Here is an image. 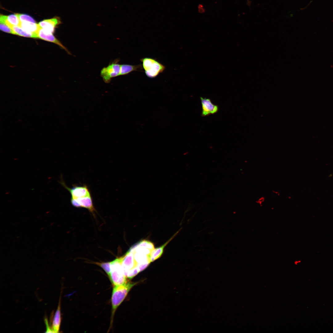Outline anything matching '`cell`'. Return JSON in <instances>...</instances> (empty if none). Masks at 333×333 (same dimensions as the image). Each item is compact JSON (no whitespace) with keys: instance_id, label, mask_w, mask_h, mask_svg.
<instances>
[{"instance_id":"6da1fadb","label":"cell","mask_w":333,"mask_h":333,"mask_svg":"<svg viewBox=\"0 0 333 333\" xmlns=\"http://www.w3.org/2000/svg\"><path fill=\"white\" fill-rule=\"evenodd\" d=\"M136 283L127 282L122 285L114 286L111 298L112 317L113 316L116 309L125 299L131 289Z\"/></svg>"},{"instance_id":"7a4b0ae2","label":"cell","mask_w":333,"mask_h":333,"mask_svg":"<svg viewBox=\"0 0 333 333\" xmlns=\"http://www.w3.org/2000/svg\"><path fill=\"white\" fill-rule=\"evenodd\" d=\"M123 258V256L110 262L111 272L109 277L114 286L122 285L128 282L121 266Z\"/></svg>"},{"instance_id":"3957f363","label":"cell","mask_w":333,"mask_h":333,"mask_svg":"<svg viewBox=\"0 0 333 333\" xmlns=\"http://www.w3.org/2000/svg\"><path fill=\"white\" fill-rule=\"evenodd\" d=\"M123 256L121 264L123 272L127 278L132 279L140 272L134 258V252L129 249Z\"/></svg>"},{"instance_id":"277c9868","label":"cell","mask_w":333,"mask_h":333,"mask_svg":"<svg viewBox=\"0 0 333 333\" xmlns=\"http://www.w3.org/2000/svg\"><path fill=\"white\" fill-rule=\"evenodd\" d=\"M143 68L146 75L150 78H154L162 73L165 66L155 59L145 57L141 59Z\"/></svg>"},{"instance_id":"5b68a950","label":"cell","mask_w":333,"mask_h":333,"mask_svg":"<svg viewBox=\"0 0 333 333\" xmlns=\"http://www.w3.org/2000/svg\"><path fill=\"white\" fill-rule=\"evenodd\" d=\"M118 62V60L116 59L101 70V76L105 83H109L112 78L120 75L121 65Z\"/></svg>"},{"instance_id":"8992f818","label":"cell","mask_w":333,"mask_h":333,"mask_svg":"<svg viewBox=\"0 0 333 333\" xmlns=\"http://www.w3.org/2000/svg\"><path fill=\"white\" fill-rule=\"evenodd\" d=\"M61 178L59 182L69 192L71 196V198L76 199L91 195L89 189L86 185L81 186L74 185L72 188H70L66 185Z\"/></svg>"},{"instance_id":"52a82bcc","label":"cell","mask_w":333,"mask_h":333,"mask_svg":"<svg viewBox=\"0 0 333 333\" xmlns=\"http://www.w3.org/2000/svg\"><path fill=\"white\" fill-rule=\"evenodd\" d=\"M202 105L201 116L205 117L217 112L219 108L217 105L213 104L209 98L200 97Z\"/></svg>"},{"instance_id":"ba28073f","label":"cell","mask_w":333,"mask_h":333,"mask_svg":"<svg viewBox=\"0 0 333 333\" xmlns=\"http://www.w3.org/2000/svg\"><path fill=\"white\" fill-rule=\"evenodd\" d=\"M60 23V21L59 18L56 17L43 20L40 22L38 24L39 27L45 32L52 34L54 32L55 27Z\"/></svg>"},{"instance_id":"9c48e42d","label":"cell","mask_w":333,"mask_h":333,"mask_svg":"<svg viewBox=\"0 0 333 333\" xmlns=\"http://www.w3.org/2000/svg\"><path fill=\"white\" fill-rule=\"evenodd\" d=\"M37 38L56 43L66 50L68 53H70L66 48L54 37L52 34L45 32L40 27L37 32Z\"/></svg>"},{"instance_id":"30bf717a","label":"cell","mask_w":333,"mask_h":333,"mask_svg":"<svg viewBox=\"0 0 333 333\" xmlns=\"http://www.w3.org/2000/svg\"><path fill=\"white\" fill-rule=\"evenodd\" d=\"M0 21L5 23L10 28L12 26L20 27L21 22L16 14L8 16L0 15Z\"/></svg>"},{"instance_id":"8fae6325","label":"cell","mask_w":333,"mask_h":333,"mask_svg":"<svg viewBox=\"0 0 333 333\" xmlns=\"http://www.w3.org/2000/svg\"><path fill=\"white\" fill-rule=\"evenodd\" d=\"M75 199L79 204L80 208H86L92 213L95 211L91 195Z\"/></svg>"},{"instance_id":"7c38bea8","label":"cell","mask_w":333,"mask_h":333,"mask_svg":"<svg viewBox=\"0 0 333 333\" xmlns=\"http://www.w3.org/2000/svg\"><path fill=\"white\" fill-rule=\"evenodd\" d=\"M60 298L57 309L55 313L52 324V329L54 333H59L61 321L60 312Z\"/></svg>"},{"instance_id":"4fadbf2b","label":"cell","mask_w":333,"mask_h":333,"mask_svg":"<svg viewBox=\"0 0 333 333\" xmlns=\"http://www.w3.org/2000/svg\"><path fill=\"white\" fill-rule=\"evenodd\" d=\"M177 233L175 234L168 241L161 246L154 249L152 250L149 255L150 260L151 262H153L156 259L160 258L162 255L164 249L166 245L169 243L170 241L175 236Z\"/></svg>"},{"instance_id":"5bb4252c","label":"cell","mask_w":333,"mask_h":333,"mask_svg":"<svg viewBox=\"0 0 333 333\" xmlns=\"http://www.w3.org/2000/svg\"><path fill=\"white\" fill-rule=\"evenodd\" d=\"M142 67L141 64L132 65L123 64L121 65L120 75H125L133 71H139L142 69Z\"/></svg>"},{"instance_id":"9a60e30c","label":"cell","mask_w":333,"mask_h":333,"mask_svg":"<svg viewBox=\"0 0 333 333\" xmlns=\"http://www.w3.org/2000/svg\"><path fill=\"white\" fill-rule=\"evenodd\" d=\"M20 27L27 31L36 34L40 28L39 24L28 21L21 22Z\"/></svg>"},{"instance_id":"2e32d148","label":"cell","mask_w":333,"mask_h":333,"mask_svg":"<svg viewBox=\"0 0 333 333\" xmlns=\"http://www.w3.org/2000/svg\"><path fill=\"white\" fill-rule=\"evenodd\" d=\"M10 28L14 31V34L24 37L37 38V34L27 31L20 27L12 26Z\"/></svg>"},{"instance_id":"e0dca14e","label":"cell","mask_w":333,"mask_h":333,"mask_svg":"<svg viewBox=\"0 0 333 333\" xmlns=\"http://www.w3.org/2000/svg\"><path fill=\"white\" fill-rule=\"evenodd\" d=\"M137 244L139 247L147 249L151 251L154 248V245L153 243L145 240H142Z\"/></svg>"},{"instance_id":"ac0fdd59","label":"cell","mask_w":333,"mask_h":333,"mask_svg":"<svg viewBox=\"0 0 333 333\" xmlns=\"http://www.w3.org/2000/svg\"><path fill=\"white\" fill-rule=\"evenodd\" d=\"M95 263L102 268L109 277V276L111 272L110 262L101 263L95 262Z\"/></svg>"},{"instance_id":"d6986e66","label":"cell","mask_w":333,"mask_h":333,"mask_svg":"<svg viewBox=\"0 0 333 333\" xmlns=\"http://www.w3.org/2000/svg\"><path fill=\"white\" fill-rule=\"evenodd\" d=\"M18 16L21 22L23 21H28L33 23H35L34 19L30 16L25 14H16Z\"/></svg>"},{"instance_id":"ffe728a7","label":"cell","mask_w":333,"mask_h":333,"mask_svg":"<svg viewBox=\"0 0 333 333\" xmlns=\"http://www.w3.org/2000/svg\"><path fill=\"white\" fill-rule=\"evenodd\" d=\"M0 28L1 31L4 32L14 34L12 29L3 22L0 21Z\"/></svg>"},{"instance_id":"44dd1931","label":"cell","mask_w":333,"mask_h":333,"mask_svg":"<svg viewBox=\"0 0 333 333\" xmlns=\"http://www.w3.org/2000/svg\"><path fill=\"white\" fill-rule=\"evenodd\" d=\"M44 322L46 327V330L45 332L54 333V332L52 330V329L51 328H50V327L49 325L47 319L46 318H45Z\"/></svg>"},{"instance_id":"7402d4cb","label":"cell","mask_w":333,"mask_h":333,"mask_svg":"<svg viewBox=\"0 0 333 333\" xmlns=\"http://www.w3.org/2000/svg\"><path fill=\"white\" fill-rule=\"evenodd\" d=\"M264 200H265V198L264 197H261V198H260L256 202H257V203L259 204L260 205H261V204H262V203L263 202H264Z\"/></svg>"}]
</instances>
